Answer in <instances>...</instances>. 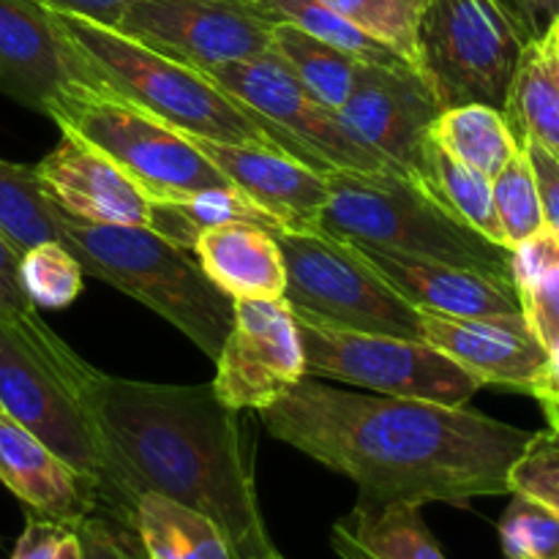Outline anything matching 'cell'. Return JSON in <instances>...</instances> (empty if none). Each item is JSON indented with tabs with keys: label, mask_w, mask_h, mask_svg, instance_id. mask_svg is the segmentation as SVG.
I'll return each instance as SVG.
<instances>
[{
	"label": "cell",
	"mask_w": 559,
	"mask_h": 559,
	"mask_svg": "<svg viewBox=\"0 0 559 559\" xmlns=\"http://www.w3.org/2000/svg\"><path fill=\"white\" fill-rule=\"evenodd\" d=\"M271 437L358 486L360 508L511 495L530 431L437 402L328 388L309 374L260 413Z\"/></svg>",
	"instance_id": "1"
},
{
	"label": "cell",
	"mask_w": 559,
	"mask_h": 559,
	"mask_svg": "<svg viewBox=\"0 0 559 559\" xmlns=\"http://www.w3.org/2000/svg\"><path fill=\"white\" fill-rule=\"evenodd\" d=\"M82 402L102 442V511L129 524L140 495H162L211 519L233 559L271 546L254 451L213 385H153L93 371Z\"/></svg>",
	"instance_id": "2"
},
{
	"label": "cell",
	"mask_w": 559,
	"mask_h": 559,
	"mask_svg": "<svg viewBox=\"0 0 559 559\" xmlns=\"http://www.w3.org/2000/svg\"><path fill=\"white\" fill-rule=\"evenodd\" d=\"M55 14L69 33L71 44L80 49L93 80L147 109L180 134L233 145L278 147L306 162L287 134L267 126L260 115L249 112L238 98L224 93L194 66L167 58L136 38L87 16L66 11Z\"/></svg>",
	"instance_id": "3"
},
{
	"label": "cell",
	"mask_w": 559,
	"mask_h": 559,
	"mask_svg": "<svg viewBox=\"0 0 559 559\" xmlns=\"http://www.w3.org/2000/svg\"><path fill=\"white\" fill-rule=\"evenodd\" d=\"M58 233L85 276L140 300L216 360L233 325L235 300L205 276L191 251L147 227L91 224L60 211Z\"/></svg>",
	"instance_id": "4"
},
{
	"label": "cell",
	"mask_w": 559,
	"mask_h": 559,
	"mask_svg": "<svg viewBox=\"0 0 559 559\" xmlns=\"http://www.w3.org/2000/svg\"><path fill=\"white\" fill-rule=\"evenodd\" d=\"M320 229L358 246L473 267L513 282L511 249L484 238L426 186L404 175L325 173Z\"/></svg>",
	"instance_id": "5"
},
{
	"label": "cell",
	"mask_w": 559,
	"mask_h": 559,
	"mask_svg": "<svg viewBox=\"0 0 559 559\" xmlns=\"http://www.w3.org/2000/svg\"><path fill=\"white\" fill-rule=\"evenodd\" d=\"M47 118L112 158L140 183L147 200H178L202 189L233 186L194 142L102 82L71 85Z\"/></svg>",
	"instance_id": "6"
},
{
	"label": "cell",
	"mask_w": 559,
	"mask_h": 559,
	"mask_svg": "<svg viewBox=\"0 0 559 559\" xmlns=\"http://www.w3.org/2000/svg\"><path fill=\"white\" fill-rule=\"evenodd\" d=\"M527 41V27L506 0H426L418 69L442 109L462 104L502 109Z\"/></svg>",
	"instance_id": "7"
},
{
	"label": "cell",
	"mask_w": 559,
	"mask_h": 559,
	"mask_svg": "<svg viewBox=\"0 0 559 559\" xmlns=\"http://www.w3.org/2000/svg\"><path fill=\"white\" fill-rule=\"evenodd\" d=\"M287 267L284 300L298 320L385 336H418V309L409 306L358 246L325 229L278 233Z\"/></svg>",
	"instance_id": "8"
},
{
	"label": "cell",
	"mask_w": 559,
	"mask_h": 559,
	"mask_svg": "<svg viewBox=\"0 0 559 559\" xmlns=\"http://www.w3.org/2000/svg\"><path fill=\"white\" fill-rule=\"evenodd\" d=\"M298 331L309 377L448 407H464L484 388L424 338L344 331L309 320H298Z\"/></svg>",
	"instance_id": "9"
},
{
	"label": "cell",
	"mask_w": 559,
	"mask_h": 559,
	"mask_svg": "<svg viewBox=\"0 0 559 559\" xmlns=\"http://www.w3.org/2000/svg\"><path fill=\"white\" fill-rule=\"evenodd\" d=\"M202 74L238 98L249 112L260 115L267 126L287 134L306 164L320 173L402 175L380 153L355 140L336 109L317 102L273 49L254 58L211 66L202 69Z\"/></svg>",
	"instance_id": "10"
},
{
	"label": "cell",
	"mask_w": 559,
	"mask_h": 559,
	"mask_svg": "<svg viewBox=\"0 0 559 559\" xmlns=\"http://www.w3.org/2000/svg\"><path fill=\"white\" fill-rule=\"evenodd\" d=\"M0 409L93 480L102 497L107 462L82 391L44 364L5 322H0Z\"/></svg>",
	"instance_id": "11"
},
{
	"label": "cell",
	"mask_w": 559,
	"mask_h": 559,
	"mask_svg": "<svg viewBox=\"0 0 559 559\" xmlns=\"http://www.w3.org/2000/svg\"><path fill=\"white\" fill-rule=\"evenodd\" d=\"M112 27L202 71L267 52L273 20L249 0H136Z\"/></svg>",
	"instance_id": "12"
},
{
	"label": "cell",
	"mask_w": 559,
	"mask_h": 559,
	"mask_svg": "<svg viewBox=\"0 0 559 559\" xmlns=\"http://www.w3.org/2000/svg\"><path fill=\"white\" fill-rule=\"evenodd\" d=\"M440 112L431 82L407 60L360 63L353 91L338 107V118L355 140L420 186L426 180L429 129Z\"/></svg>",
	"instance_id": "13"
},
{
	"label": "cell",
	"mask_w": 559,
	"mask_h": 559,
	"mask_svg": "<svg viewBox=\"0 0 559 559\" xmlns=\"http://www.w3.org/2000/svg\"><path fill=\"white\" fill-rule=\"evenodd\" d=\"M304 377V342L287 300H235L211 382L218 402L235 413H262Z\"/></svg>",
	"instance_id": "14"
},
{
	"label": "cell",
	"mask_w": 559,
	"mask_h": 559,
	"mask_svg": "<svg viewBox=\"0 0 559 559\" xmlns=\"http://www.w3.org/2000/svg\"><path fill=\"white\" fill-rule=\"evenodd\" d=\"M80 82H96L58 14L41 0H0V93L33 112Z\"/></svg>",
	"instance_id": "15"
},
{
	"label": "cell",
	"mask_w": 559,
	"mask_h": 559,
	"mask_svg": "<svg viewBox=\"0 0 559 559\" xmlns=\"http://www.w3.org/2000/svg\"><path fill=\"white\" fill-rule=\"evenodd\" d=\"M418 336L473 374L480 385L533 393L549 360L524 317H451L418 311Z\"/></svg>",
	"instance_id": "16"
},
{
	"label": "cell",
	"mask_w": 559,
	"mask_h": 559,
	"mask_svg": "<svg viewBox=\"0 0 559 559\" xmlns=\"http://www.w3.org/2000/svg\"><path fill=\"white\" fill-rule=\"evenodd\" d=\"M186 140L194 142L202 156L235 189L260 205L282 227V233L320 229L322 211L328 205L325 173L278 147L233 145V142L200 140V136H186Z\"/></svg>",
	"instance_id": "17"
},
{
	"label": "cell",
	"mask_w": 559,
	"mask_h": 559,
	"mask_svg": "<svg viewBox=\"0 0 559 559\" xmlns=\"http://www.w3.org/2000/svg\"><path fill=\"white\" fill-rule=\"evenodd\" d=\"M33 169L55 211L91 224L147 227V194L91 142L63 131L58 145Z\"/></svg>",
	"instance_id": "18"
},
{
	"label": "cell",
	"mask_w": 559,
	"mask_h": 559,
	"mask_svg": "<svg viewBox=\"0 0 559 559\" xmlns=\"http://www.w3.org/2000/svg\"><path fill=\"white\" fill-rule=\"evenodd\" d=\"M358 251L418 311L451 317H524L516 282L374 246H358Z\"/></svg>",
	"instance_id": "19"
},
{
	"label": "cell",
	"mask_w": 559,
	"mask_h": 559,
	"mask_svg": "<svg viewBox=\"0 0 559 559\" xmlns=\"http://www.w3.org/2000/svg\"><path fill=\"white\" fill-rule=\"evenodd\" d=\"M0 484L33 513L80 524L102 511L93 480L55 456L36 435L0 409Z\"/></svg>",
	"instance_id": "20"
},
{
	"label": "cell",
	"mask_w": 559,
	"mask_h": 559,
	"mask_svg": "<svg viewBox=\"0 0 559 559\" xmlns=\"http://www.w3.org/2000/svg\"><path fill=\"white\" fill-rule=\"evenodd\" d=\"M194 254L205 276L233 300H278L287 289L276 233L249 222L222 224L197 238Z\"/></svg>",
	"instance_id": "21"
},
{
	"label": "cell",
	"mask_w": 559,
	"mask_h": 559,
	"mask_svg": "<svg viewBox=\"0 0 559 559\" xmlns=\"http://www.w3.org/2000/svg\"><path fill=\"white\" fill-rule=\"evenodd\" d=\"M502 115L516 142L535 140L559 158V55L549 33L524 47Z\"/></svg>",
	"instance_id": "22"
},
{
	"label": "cell",
	"mask_w": 559,
	"mask_h": 559,
	"mask_svg": "<svg viewBox=\"0 0 559 559\" xmlns=\"http://www.w3.org/2000/svg\"><path fill=\"white\" fill-rule=\"evenodd\" d=\"M129 527L151 559H233L222 530L194 508L162 495H140Z\"/></svg>",
	"instance_id": "23"
},
{
	"label": "cell",
	"mask_w": 559,
	"mask_h": 559,
	"mask_svg": "<svg viewBox=\"0 0 559 559\" xmlns=\"http://www.w3.org/2000/svg\"><path fill=\"white\" fill-rule=\"evenodd\" d=\"M233 222L260 224V227L271 229V233H282V227L235 186L202 189L194 191V194L178 197V200H151L147 229L162 235L164 240H169L178 249L194 251L197 238L205 229Z\"/></svg>",
	"instance_id": "24"
},
{
	"label": "cell",
	"mask_w": 559,
	"mask_h": 559,
	"mask_svg": "<svg viewBox=\"0 0 559 559\" xmlns=\"http://www.w3.org/2000/svg\"><path fill=\"white\" fill-rule=\"evenodd\" d=\"M429 140L456 162L484 173L486 178H497V173L519 151V142L502 109L489 104H462V107L442 109L431 123Z\"/></svg>",
	"instance_id": "25"
},
{
	"label": "cell",
	"mask_w": 559,
	"mask_h": 559,
	"mask_svg": "<svg viewBox=\"0 0 559 559\" xmlns=\"http://www.w3.org/2000/svg\"><path fill=\"white\" fill-rule=\"evenodd\" d=\"M0 322L14 328L44 364L52 366L60 377H66L80 391L96 371L41 320L38 309L27 298L25 287H22L20 251L3 238V233H0Z\"/></svg>",
	"instance_id": "26"
},
{
	"label": "cell",
	"mask_w": 559,
	"mask_h": 559,
	"mask_svg": "<svg viewBox=\"0 0 559 559\" xmlns=\"http://www.w3.org/2000/svg\"><path fill=\"white\" fill-rule=\"evenodd\" d=\"M271 49L317 102L325 104L328 109H336V112L347 102L358 66L364 63V60L353 58L344 49L300 31L289 22H273Z\"/></svg>",
	"instance_id": "27"
},
{
	"label": "cell",
	"mask_w": 559,
	"mask_h": 559,
	"mask_svg": "<svg viewBox=\"0 0 559 559\" xmlns=\"http://www.w3.org/2000/svg\"><path fill=\"white\" fill-rule=\"evenodd\" d=\"M338 524L374 559H448L431 535L420 506L413 502L377 508L355 506L353 513Z\"/></svg>",
	"instance_id": "28"
},
{
	"label": "cell",
	"mask_w": 559,
	"mask_h": 559,
	"mask_svg": "<svg viewBox=\"0 0 559 559\" xmlns=\"http://www.w3.org/2000/svg\"><path fill=\"white\" fill-rule=\"evenodd\" d=\"M424 186L464 224L478 229L484 238L506 246V235H502L500 218H497L495 194H491V178L448 156L431 140L429 151H426Z\"/></svg>",
	"instance_id": "29"
},
{
	"label": "cell",
	"mask_w": 559,
	"mask_h": 559,
	"mask_svg": "<svg viewBox=\"0 0 559 559\" xmlns=\"http://www.w3.org/2000/svg\"><path fill=\"white\" fill-rule=\"evenodd\" d=\"M0 233L16 251L60 240L58 211L44 197L36 169L0 158Z\"/></svg>",
	"instance_id": "30"
},
{
	"label": "cell",
	"mask_w": 559,
	"mask_h": 559,
	"mask_svg": "<svg viewBox=\"0 0 559 559\" xmlns=\"http://www.w3.org/2000/svg\"><path fill=\"white\" fill-rule=\"evenodd\" d=\"M249 3L257 5L267 20L289 22V25L344 49V52L364 60V63H399V60H404L393 49H388L385 44L374 41L364 31H358L353 22L333 14L320 0H249Z\"/></svg>",
	"instance_id": "31"
},
{
	"label": "cell",
	"mask_w": 559,
	"mask_h": 559,
	"mask_svg": "<svg viewBox=\"0 0 559 559\" xmlns=\"http://www.w3.org/2000/svg\"><path fill=\"white\" fill-rule=\"evenodd\" d=\"M320 3L418 69V27L426 0H320Z\"/></svg>",
	"instance_id": "32"
},
{
	"label": "cell",
	"mask_w": 559,
	"mask_h": 559,
	"mask_svg": "<svg viewBox=\"0 0 559 559\" xmlns=\"http://www.w3.org/2000/svg\"><path fill=\"white\" fill-rule=\"evenodd\" d=\"M20 278L36 309H69L85 289V271L60 240L22 251Z\"/></svg>",
	"instance_id": "33"
},
{
	"label": "cell",
	"mask_w": 559,
	"mask_h": 559,
	"mask_svg": "<svg viewBox=\"0 0 559 559\" xmlns=\"http://www.w3.org/2000/svg\"><path fill=\"white\" fill-rule=\"evenodd\" d=\"M491 194H495L497 218H500L508 249L544 229L538 186H535L533 167H530L522 145H519L516 156L497 173V178H491Z\"/></svg>",
	"instance_id": "34"
},
{
	"label": "cell",
	"mask_w": 559,
	"mask_h": 559,
	"mask_svg": "<svg viewBox=\"0 0 559 559\" xmlns=\"http://www.w3.org/2000/svg\"><path fill=\"white\" fill-rule=\"evenodd\" d=\"M497 530L506 559L559 557V519L533 497L511 495Z\"/></svg>",
	"instance_id": "35"
},
{
	"label": "cell",
	"mask_w": 559,
	"mask_h": 559,
	"mask_svg": "<svg viewBox=\"0 0 559 559\" xmlns=\"http://www.w3.org/2000/svg\"><path fill=\"white\" fill-rule=\"evenodd\" d=\"M511 495L533 497L559 519V431L546 429L530 437L527 448L508 475Z\"/></svg>",
	"instance_id": "36"
},
{
	"label": "cell",
	"mask_w": 559,
	"mask_h": 559,
	"mask_svg": "<svg viewBox=\"0 0 559 559\" xmlns=\"http://www.w3.org/2000/svg\"><path fill=\"white\" fill-rule=\"evenodd\" d=\"M522 314L546 349L559 347V265L519 282Z\"/></svg>",
	"instance_id": "37"
},
{
	"label": "cell",
	"mask_w": 559,
	"mask_h": 559,
	"mask_svg": "<svg viewBox=\"0 0 559 559\" xmlns=\"http://www.w3.org/2000/svg\"><path fill=\"white\" fill-rule=\"evenodd\" d=\"M82 544V559H151L142 540L129 524L109 513L96 511L76 524Z\"/></svg>",
	"instance_id": "38"
},
{
	"label": "cell",
	"mask_w": 559,
	"mask_h": 559,
	"mask_svg": "<svg viewBox=\"0 0 559 559\" xmlns=\"http://www.w3.org/2000/svg\"><path fill=\"white\" fill-rule=\"evenodd\" d=\"M11 559H82L80 533L74 524L31 513Z\"/></svg>",
	"instance_id": "39"
},
{
	"label": "cell",
	"mask_w": 559,
	"mask_h": 559,
	"mask_svg": "<svg viewBox=\"0 0 559 559\" xmlns=\"http://www.w3.org/2000/svg\"><path fill=\"white\" fill-rule=\"evenodd\" d=\"M519 145L524 147L530 167H533L535 186H538L540 213H544V227L559 235V158L551 156L535 140H522Z\"/></svg>",
	"instance_id": "40"
},
{
	"label": "cell",
	"mask_w": 559,
	"mask_h": 559,
	"mask_svg": "<svg viewBox=\"0 0 559 559\" xmlns=\"http://www.w3.org/2000/svg\"><path fill=\"white\" fill-rule=\"evenodd\" d=\"M44 5L55 11H66V14H80L87 16L93 22H102V25L112 27L120 20L126 9L136 0H41Z\"/></svg>",
	"instance_id": "41"
},
{
	"label": "cell",
	"mask_w": 559,
	"mask_h": 559,
	"mask_svg": "<svg viewBox=\"0 0 559 559\" xmlns=\"http://www.w3.org/2000/svg\"><path fill=\"white\" fill-rule=\"evenodd\" d=\"M527 27L530 38H540L559 14V0H506Z\"/></svg>",
	"instance_id": "42"
},
{
	"label": "cell",
	"mask_w": 559,
	"mask_h": 559,
	"mask_svg": "<svg viewBox=\"0 0 559 559\" xmlns=\"http://www.w3.org/2000/svg\"><path fill=\"white\" fill-rule=\"evenodd\" d=\"M331 546H333V551L338 555V559H374L369 551L364 549V546L355 544L353 535H349L342 524H336V527H333Z\"/></svg>",
	"instance_id": "43"
},
{
	"label": "cell",
	"mask_w": 559,
	"mask_h": 559,
	"mask_svg": "<svg viewBox=\"0 0 559 559\" xmlns=\"http://www.w3.org/2000/svg\"><path fill=\"white\" fill-rule=\"evenodd\" d=\"M238 559H287L282 555V551L276 549V546H265V549H260V551H254V555H246V557H238Z\"/></svg>",
	"instance_id": "44"
},
{
	"label": "cell",
	"mask_w": 559,
	"mask_h": 559,
	"mask_svg": "<svg viewBox=\"0 0 559 559\" xmlns=\"http://www.w3.org/2000/svg\"><path fill=\"white\" fill-rule=\"evenodd\" d=\"M549 38H551V44H555V49H557V55H559V14L555 16V22H551L549 25Z\"/></svg>",
	"instance_id": "45"
},
{
	"label": "cell",
	"mask_w": 559,
	"mask_h": 559,
	"mask_svg": "<svg viewBox=\"0 0 559 559\" xmlns=\"http://www.w3.org/2000/svg\"><path fill=\"white\" fill-rule=\"evenodd\" d=\"M557 559H559V557H557Z\"/></svg>",
	"instance_id": "46"
}]
</instances>
